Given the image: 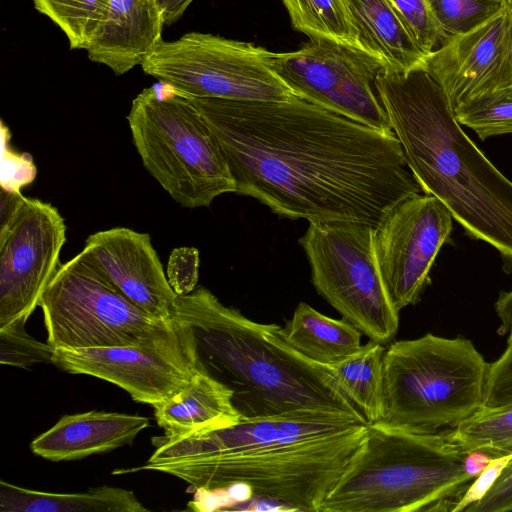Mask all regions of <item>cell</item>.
<instances>
[{
  "label": "cell",
  "instance_id": "6da1fadb",
  "mask_svg": "<svg viewBox=\"0 0 512 512\" xmlns=\"http://www.w3.org/2000/svg\"><path fill=\"white\" fill-rule=\"evenodd\" d=\"M190 99L222 146L235 193L280 217L376 227L395 205L422 192L393 131L298 96Z\"/></svg>",
  "mask_w": 512,
  "mask_h": 512
},
{
  "label": "cell",
  "instance_id": "7a4b0ae2",
  "mask_svg": "<svg viewBox=\"0 0 512 512\" xmlns=\"http://www.w3.org/2000/svg\"><path fill=\"white\" fill-rule=\"evenodd\" d=\"M367 425L323 413L242 419L201 434L155 437L154 453L130 471L166 473L196 490L245 484L252 500L275 511L320 512Z\"/></svg>",
  "mask_w": 512,
  "mask_h": 512
},
{
  "label": "cell",
  "instance_id": "3957f363",
  "mask_svg": "<svg viewBox=\"0 0 512 512\" xmlns=\"http://www.w3.org/2000/svg\"><path fill=\"white\" fill-rule=\"evenodd\" d=\"M381 103L422 192L440 200L467 236L512 270V181L466 135L439 83L423 68L383 70Z\"/></svg>",
  "mask_w": 512,
  "mask_h": 512
},
{
  "label": "cell",
  "instance_id": "277c9868",
  "mask_svg": "<svg viewBox=\"0 0 512 512\" xmlns=\"http://www.w3.org/2000/svg\"><path fill=\"white\" fill-rule=\"evenodd\" d=\"M172 318L191 329L201 368L231 390L243 419L323 413L368 424L332 369L296 351L281 326L247 318L204 287L178 295Z\"/></svg>",
  "mask_w": 512,
  "mask_h": 512
},
{
  "label": "cell",
  "instance_id": "5b68a950",
  "mask_svg": "<svg viewBox=\"0 0 512 512\" xmlns=\"http://www.w3.org/2000/svg\"><path fill=\"white\" fill-rule=\"evenodd\" d=\"M493 459L464 451L445 431L368 424L320 512H454Z\"/></svg>",
  "mask_w": 512,
  "mask_h": 512
},
{
  "label": "cell",
  "instance_id": "8992f818",
  "mask_svg": "<svg viewBox=\"0 0 512 512\" xmlns=\"http://www.w3.org/2000/svg\"><path fill=\"white\" fill-rule=\"evenodd\" d=\"M489 363L464 337L433 334L391 343L384 354L381 423L436 433L483 406Z\"/></svg>",
  "mask_w": 512,
  "mask_h": 512
},
{
  "label": "cell",
  "instance_id": "52a82bcc",
  "mask_svg": "<svg viewBox=\"0 0 512 512\" xmlns=\"http://www.w3.org/2000/svg\"><path fill=\"white\" fill-rule=\"evenodd\" d=\"M169 89L145 88L133 99L127 115L132 141L146 170L175 202L207 207L218 196L235 193V180L199 109Z\"/></svg>",
  "mask_w": 512,
  "mask_h": 512
},
{
  "label": "cell",
  "instance_id": "ba28073f",
  "mask_svg": "<svg viewBox=\"0 0 512 512\" xmlns=\"http://www.w3.org/2000/svg\"><path fill=\"white\" fill-rule=\"evenodd\" d=\"M39 306L47 343L54 349L136 346L168 336L178 326L134 305L82 251L60 265Z\"/></svg>",
  "mask_w": 512,
  "mask_h": 512
},
{
  "label": "cell",
  "instance_id": "9c48e42d",
  "mask_svg": "<svg viewBox=\"0 0 512 512\" xmlns=\"http://www.w3.org/2000/svg\"><path fill=\"white\" fill-rule=\"evenodd\" d=\"M373 231L361 222H310L299 243L317 292L369 340L384 345L397 333L399 311L376 264Z\"/></svg>",
  "mask_w": 512,
  "mask_h": 512
},
{
  "label": "cell",
  "instance_id": "30bf717a",
  "mask_svg": "<svg viewBox=\"0 0 512 512\" xmlns=\"http://www.w3.org/2000/svg\"><path fill=\"white\" fill-rule=\"evenodd\" d=\"M275 56L254 43L189 32L163 40L141 68L190 98L288 100L296 95L273 69Z\"/></svg>",
  "mask_w": 512,
  "mask_h": 512
},
{
  "label": "cell",
  "instance_id": "8fae6325",
  "mask_svg": "<svg viewBox=\"0 0 512 512\" xmlns=\"http://www.w3.org/2000/svg\"><path fill=\"white\" fill-rule=\"evenodd\" d=\"M65 220L52 204L1 186L0 329L27 322L58 271Z\"/></svg>",
  "mask_w": 512,
  "mask_h": 512
},
{
  "label": "cell",
  "instance_id": "7c38bea8",
  "mask_svg": "<svg viewBox=\"0 0 512 512\" xmlns=\"http://www.w3.org/2000/svg\"><path fill=\"white\" fill-rule=\"evenodd\" d=\"M273 69L296 96L375 129L392 131L376 87L385 67L367 52L310 39L296 51L276 53Z\"/></svg>",
  "mask_w": 512,
  "mask_h": 512
},
{
  "label": "cell",
  "instance_id": "4fadbf2b",
  "mask_svg": "<svg viewBox=\"0 0 512 512\" xmlns=\"http://www.w3.org/2000/svg\"><path fill=\"white\" fill-rule=\"evenodd\" d=\"M175 321L173 333L141 345L55 349L52 364L108 381L134 401L154 406L183 390L202 369L191 329Z\"/></svg>",
  "mask_w": 512,
  "mask_h": 512
},
{
  "label": "cell",
  "instance_id": "5bb4252c",
  "mask_svg": "<svg viewBox=\"0 0 512 512\" xmlns=\"http://www.w3.org/2000/svg\"><path fill=\"white\" fill-rule=\"evenodd\" d=\"M453 217L432 195L417 194L395 205L374 227L376 264L389 299L400 311L418 302Z\"/></svg>",
  "mask_w": 512,
  "mask_h": 512
},
{
  "label": "cell",
  "instance_id": "9a60e30c",
  "mask_svg": "<svg viewBox=\"0 0 512 512\" xmlns=\"http://www.w3.org/2000/svg\"><path fill=\"white\" fill-rule=\"evenodd\" d=\"M423 69L439 83L453 111L512 85L504 10L470 32L445 39L429 53Z\"/></svg>",
  "mask_w": 512,
  "mask_h": 512
},
{
  "label": "cell",
  "instance_id": "2e32d148",
  "mask_svg": "<svg viewBox=\"0 0 512 512\" xmlns=\"http://www.w3.org/2000/svg\"><path fill=\"white\" fill-rule=\"evenodd\" d=\"M81 251L134 305L161 321H172L178 295L149 234L125 227L101 230L88 236Z\"/></svg>",
  "mask_w": 512,
  "mask_h": 512
},
{
  "label": "cell",
  "instance_id": "e0dca14e",
  "mask_svg": "<svg viewBox=\"0 0 512 512\" xmlns=\"http://www.w3.org/2000/svg\"><path fill=\"white\" fill-rule=\"evenodd\" d=\"M158 0H110L105 19L86 49L92 62L123 75L142 65L163 41Z\"/></svg>",
  "mask_w": 512,
  "mask_h": 512
},
{
  "label": "cell",
  "instance_id": "ac0fdd59",
  "mask_svg": "<svg viewBox=\"0 0 512 512\" xmlns=\"http://www.w3.org/2000/svg\"><path fill=\"white\" fill-rule=\"evenodd\" d=\"M149 425L144 416L89 411L65 415L30 444L31 451L50 461H70L106 453L131 444Z\"/></svg>",
  "mask_w": 512,
  "mask_h": 512
},
{
  "label": "cell",
  "instance_id": "d6986e66",
  "mask_svg": "<svg viewBox=\"0 0 512 512\" xmlns=\"http://www.w3.org/2000/svg\"><path fill=\"white\" fill-rule=\"evenodd\" d=\"M360 49L386 71L423 68L429 53L416 41L390 0H344Z\"/></svg>",
  "mask_w": 512,
  "mask_h": 512
},
{
  "label": "cell",
  "instance_id": "ffe728a7",
  "mask_svg": "<svg viewBox=\"0 0 512 512\" xmlns=\"http://www.w3.org/2000/svg\"><path fill=\"white\" fill-rule=\"evenodd\" d=\"M224 384L199 370L179 393L153 406L167 437H185L235 425L243 418Z\"/></svg>",
  "mask_w": 512,
  "mask_h": 512
},
{
  "label": "cell",
  "instance_id": "44dd1931",
  "mask_svg": "<svg viewBox=\"0 0 512 512\" xmlns=\"http://www.w3.org/2000/svg\"><path fill=\"white\" fill-rule=\"evenodd\" d=\"M1 512H144L133 491L101 486L86 492L52 493L0 482Z\"/></svg>",
  "mask_w": 512,
  "mask_h": 512
},
{
  "label": "cell",
  "instance_id": "7402d4cb",
  "mask_svg": "<svg viewBox=\"0 0 512 512\" xmlns=\"http://www.w3.org/2000/svg\"><path fill=\"white\" fill-rule=\"evenodd\" d=\"M281 333L307 359L330 366L361 347L362 332L353 324L325 316L300 302Z\"/></svg>",
  "mask_w": 512,
  "mask_h": 512
},
{
  "label": "cell",
  "instance_id": "603a6c76",
  "mask_svg": "<svg viewBox=\"0 0 512 512\" xmlns=\"http://www.w3.org/2000/svg\"><path fill=\"white\" fill-rule=\"evenodd\" d=\"M385 350L383 344L369 340L352 355L329 366L368 424L381 422L384 417Z\"/></svg>",
  "mask_w": 512,
  "mask_h": 512
},
{
  "label": "cell",
  "instance_id": "cb8c5ba5",
  "mask_svg": "<svg viewBox=\"0 0 512 512\" xmlns=\"http://www.w3.org/2000/svg\"><path fill=\"white\" fill-rule=\"evenodd\" d=\"M445 433L466 452L492 458L512 455V405L482 406Z\"/></svg>",
  "mask_w": 512,
  "mask_h": 512
},
{
  "label": "cell",
  "instance_id": "d4e9b609",
  "mask_svg": "<svg viewBox=\"0 0 512 512\" xmlns=\"http://www.w3.org/2000/svg\"><path fill=\"white\" fill-rule=\"evenodd\" d=\"M292 26L310 39L322 38L360 49L344 0H281Z\"/></svg>",
  "mask_w": 512,
  "mask_h": 512
},
{
  "label": "cell",
  "instance_id": "484cf974",
  "mask_svg": "<svg viewBox=\"0 0 512 512\" xmlns=\"http://www.w3.org/2000/svg\"><path fill=\"white\" fill-rule=\"evenodd\" d=\"M34 8L66 35L70 49L86 50L107 14L110 0H32Z\"/></svg>",
  "mask_w": 512,
  "mask_h": 512
},
{
  "label": "cell",
  "instance_id": "4316f807",
  "mask_svg": "<svg viewBox=\"0 0 512 512\" xmlns=\"http://www.w3.org/2000/svg\"><path fill=\"white\" fill-rule=\"evenodd\" d=\"M454 116L481 140L512 133V85L477 97L458 106Z\"/></svg>",
  "mask_w": 512,
  "mask_h": 512
},
{
  "label": "cell",
  "instance_id": "83f0119b",
  "mask_svg": "<svg viewBox=\"0 0 512 512\" xmlns=\"http://www.w3.org/2000/svg\"><path fill=\"white\" fill-rule=\"evenodd\" d=\"M445 38L465 34L504 10V0H427Z\"/></svg>",
  "mask_w": 512,
  "mask_h": 512
},
{
  "label": "cell",
  "instance_id": "f1b7e54d",
  "mask_svg": "<svg viewBox=\"0 0 512 512\" xmlns=\"http://www.w3.org/2000/svg\"><path fill=\"white\" fill-rule=\"evenodd\" d=\"M26 322H14L0 329V362L19 368L37 363H53L54 348L25 330Z\"/></svg>",
  "mask_w": 512,
  "mask_h": 512
},
{
  "label": "cell",
  "instance_id": "f546056e",
  "mask_svg": "<svg viewBox=\"0 0 512 512\" xmlns=\"http://www.w3.org/2000/svg\"><path fill=\"white\" fill-rule=\"evenodd\" d=\"M512 405V332L502 355L489 363L484 386L483 406Z\"/></svg>",
  "mask_w": 512,
  "mask_h": 512
},
{
  "label": "cell",
  "instance_id": "4dcf8cb0",
  "mask_svg": "<svg viewBox=\"0 0 512 512\" xmlns=\"http://www.w3.org/2000/svg\"><path fill=\"white\" fill-rule=\"evenodd\" d=\"M199 252L195 248L174 249L167 266L168 281L177 295L191 293L198 281Z\"/></svg>",
  "mask_w": 512,
  "mask_h": 512
},
{
  "label": "cell",
  "instance_id": "1f68e13d",
  "mask_svg": "<svg viewBox=\"0 0 512 512\" xmlns=\"http://www.w3.org/2000/svg\"><path fill=\"white\" fill-rule=\"evenodd\" d=\"M512 506V458L502 469L492 486L465 512H506Z\"/></svg>",
  "mask_w": 512,
  "mask_h": 512
},
{
  "label": "cell",
  "instance_id": "d6a6232c",
  "mask_svg": "<svg viewBox=\"0 0 512 512\" xmlns=\"http://www.w3.org/2000/svg\"><path fill=\"white\" fill-rule=\"evenodd\" d=\"M512 455L494 458L481 474L472 482L454 512L464 511L469 505L480 500L492 486Z\"/></svg>",
  "mask_w": 512,
  "mask_h": 512
},
{
  "label": "cell",
  "instance_id": "836d02e7",
  "mask_svg": "<svg viewBox=\"0 0 512 512\" xmlns=\"http://www.w3.org/2000/svg\"><path fill=\"white\" fill-rule=\"evenodd\" d=\"M495 312L501 325L498 333L501 335L512 332V290L501 291L495 302Z\"/></svg>",
  "mask_w": 512,
  "mask_h": 512
},
{
  "label": "cell",
  "instance_id": "e575fe53",
  "mask_svg": "<svg viewBox=\"0 0 512 512\" xmlns=\"http://www.w3.org/2000/svg\"><path fill=\"white\" fill-rule=\"evenodd\" d=\"M194 0H158L163 12L165 25L178 21Z\"/></svg>",
  "mask_w": 512,
  "mask_h": 512
},
{
  "label": "cell",
  "instance_id": "d590c367",
  "mask_svg": "<svg viewBox=\"0 0 512 512\" xmlns=\"http://www.w3.org/2000/svg\"><path fill=\"white\" fill-rule=\"evenodd\" d=\"M504 12L506 17V42L512 70V7L504 5Z\"/></svg>",
  "mask_w": 512,
  "mask_h": 512
},
{
  "label": "cell",
  "instance_id": "8d00e7d4",
  "mask_svg": "<svg viewBox=\"0 0 512 512\" xmlns=\"http://www.w3.org/2000/svg\"><path fill=\"white\" fill-rule=\"evenodd\" d=\"M504 4L512 7V0H504Z\"/></svg>",
  "mask_w": 512,
  "mask_h": 512
},
{
  "label": "cell",
  "instance_id": "74e56055",
  "mask_svg": "<svg viewBox=\"0 0 512 512\" xmlns=\"http://www.w3.org/2000/svg\"><path fill=\"white\" fill-rule=\"evenodd\" d=\"M510 511H512V506H511V508H510Z\"/></svg>",
  "mask_w": 512,
  "mask_h": 512
}]
</instances>
